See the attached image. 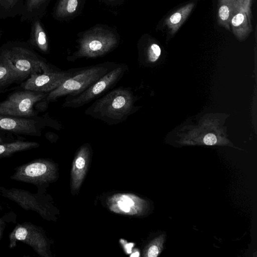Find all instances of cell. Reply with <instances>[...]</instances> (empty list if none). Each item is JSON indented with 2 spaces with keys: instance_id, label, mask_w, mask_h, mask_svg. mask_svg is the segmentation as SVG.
Returning <instances> with one entry per match:
<instances>
[{
  "instance_id": "obj_19",
  "label": "cell",
  "mask_w": 257,
  "mask_h": 257,
  "mask_svg": "<svg viewBox=\"0 0 257 257\" xmlns=\"http://www.w3.org/2000/svg\"><path fill=\"white\" fill-rule=\"evenodd\" d=\"M25 0H0V19L20 16Z\"/></svg>"
},
{
  "instance_id": "obj_14",
  "label": "cell",
  "mask_w": 257,
  "mask_h": 257,
  "mask_svg": "<svg viewBox=\"0 0 257 257\" xmlns=\"http://www.w3.org/2000/svg\"><path fill=\"white\" fill-rule=\"evenodd\" d=\"M48 0H25L20 16L22 22H31L43 17Z\"/></svg>"
},
{
  "instance_id": "obj_9",
  "label": "cell",
  "mask_w": 257,
  "mask_h": 257,
  "mask_svg": "<svg viewBox=\"0 0 257 257\" xmlns=\"http://www.w3.org/2000/svg\"><path fill=\"white\" fill-rule=\"evenodd\" d=\"M73 69L67 71L52 70L42 73H34L22 84L24 90L49 93L59 87L73 73Z\"/></svg>"
},
{
  "instance_id": "obj_1",
  "label": "cell",
  "mask_w": 257,
  "mask_h": 257,
  "mask_svg": "<svg viewBox=\"0 0 257 257\" xmlns=\"http://www.w3.org/2000/svg\"><path fill=\"white\" fill-rule=\"evenodd\" d=\"M136 100L131 87H120L96 100L85 113L108 125L117 124L137 111Z\"/></svg>"
},
{
  "instance_id": "obj_10",
  "label": "cell",
  "mask_w": 257,
  "mask_h": 257,
  "mask_svg": "<svg viewBox=\"0 0 257 257\" xmlns=\"http://www.w3.org/2000/svg\"><path fill=\"white\" fill-rule=\"evenodd\" d=\"M251 0H236L230 22L233 34L240 41L246 40L252 31Z\"/></svg>"
},
{
  "instance_id": "obj_25",
  "label": "cell",
  "mask_w": 257,
  "mask_h": 257,
  "mask_svg": "<svg viewBox=\"0 0 257 257\" xmlns=\"http://www.w3.org/2000/svg\"><path fill=\"white\" fill-rule=\"evenodd\" d=\"M77 0H69L67 4V10L69 13L74 12L77 6Z\"/></svg>"
},
{
  "instance_id": "obj_22",
  "label": "cell",
  "mask_w": 257,
  "mask_h": 257,
  "mask_svg": "<svg viewBox=\"0 0 257 257\" xmlns=\"http://www.w3.org/2000/svg\"><path fill=\"white\" fill-rule=\"evenodd\" d=\"M12 213H8L0 217V241L2 239L4 231L5 229L7 223L9 221H12L11 218H12Z\"/></svg>"
},
{
  "instance_id": "obj_16",
  "label": "cell",
  "mask_w": 257,
  "mask_h": 257,
  "mask_svg": "<svg viewBox=\"0 0 257 257\" xmlns=\"http://www.w3.org/2000/svg\"><path fill=\"white\" fill-rule=\"evenodd\" d=\"M39 144L35 142L15 141L0 144V159L10 157L14 154L37 148Z\"/></svg>"
},
{
  "instance_id": "obj_21",
  "label": "cell",
  "mask_w": 257,
  "mask_h": 257,
  "mask_svg": "<svg viewBox=\"0 0 257 257\" xmlns=\"http://www.w3.org/2000/svg\"><path fill=\"white\" fill-rule=\"evenodd\" d=\"M160 47L156 44H152L148 50V58L151 62H155L161 54Z\"/></svg>"
},
{
  "instance_id": "obj_28",
  "label": "cell",
  "mask_w": 257,
  "mask_h": 257,
  "mask_svg": "<svg viewBox=\"0 0 257 257\" xmlns=\"http://www.w3.org/2000/svg\"><path fill=\"white\" fill-rule=\"evenodd\" d=\"M2 31H1V29H0V38H1V36H2Z\"/></svg>"
},
{
  "instance_id": "obj_3",
  "label": "cell",
  "mask_w": 257,
  "mask_h": 257,
  "mask_svg": "<svg viewBox=\"0 0 257 257\" xmlns=\"http://www.w3.org/2000/svg\"><path fill=\"white\" fill-rule=\"evenodd\" d=\"M116 65L112 62H105L74 69L69 77L57 88L48 93L46 100L47 102H50L62 96L77 95Z\"/></svg>"
},
{
  "instance_id": "obj_18",
  "label": "cell",
  "mask_w": 257,
  "mask_h": 257,
  "mask_svg": "<svg viewBox=\"0 0 257 257\" xmlns=\"http://www.w3.org/2000/svg\"><path fill=\"white\" fill-rule=\"evenodd\" d=\"M22 80L8 64L0 49V90L1 89Z\"/></svg>"
},
{
  "instance_id": "obj_8",
  "label": "cell",
  "mask_w": 257,
  "mask_h": 257,
  "mask_svg": "<svg viewBox=\"0 0 257 257\" xmlns=\"http://www.w3.org/2000/svg\"><path fill=\"white\" fill-rule=\"evenodd\" d=\"M0 195L15 202L25 210L35 211L45 219L50 217L48 200L39 191L38 193H34L22 189L8 188L0 186Z\"/></svg>"
},
{
  "instance_id": "obj_11",
  "label": "cell",
  "mask_w": 257,
  "mask_h": 257,
  "mask_svg": "<svg viewBox=\"0 0 257 257\" xmlns=\"http://www.w3.org/2000/svg\"><path fill=\"white\" fill-rule=\"evenodd\" d=\"M42 125L36 120L0 114V130L29 136H40Z\"/></svg>"
},
{
  "instance_id": "obj_23",
  "label": "cell",
  "mask_w": 257,
  "mask_h": 257,
  "mask_svg": "<svg viewBox=\"0 0 257 257\" xmlns=\"http://www.w3.org/2000/svg\"><path fill=\"white\" fill-rule=\"evenodd\" d=\"M134 202L128 198L125 197L119 203L121 209L125 212H128L130 210V207L133 205Z\"/></svg>"
},
{
  "instance_id": "obj_12",
  "label": "cell",
  "mask_w": 257,
  "mask_h": 257,
  "mask_svg": "<svg viewBox=\"0 0 257 257\" xmlns=\"http://www.w3.org/2000/svg\"><path fill=\"white\" fill-rule=\"evenodd\" d=\"M114 40L104 37H95L82 42L79 50L69 60L73 61L83 57L95 58L105 54L115 45Z\"/></svg>"
},
{
  "instance_id": "obj_2",
  "label": "cell",
  "mask_w": 257,
  "mask_h": 257,
  "mask_svg": "<svg viewBox=\"0 0 257 257\" xmlns=\"http://www.w3.org/2000/svg\"><path fill=\"white\" fill-rule=\"evenodd\" d=\"M0 49L8 64L22 80L34 73L54 70L27 42H8Z\"/></svg>"
},
{
  "instance_id": "obj_5",
  "label": "cell",
  "mask_w": 257,
  "mask_h": 257,
  "mask_svg": "<svg viewBox=\"0 0 257 257\" xmlns=\"http://www.w3.org/2000/svg\"><path fill=\"white\" fill-rule=\"evenodd\" d=\"M47 93L24 90L13 93L0 102V114L25 118L36 116L34 107L46 99Z\"/></svg>"
},
{
  "instance_id": "obj_29",
  "label": "cell",
  "mask_w": 257,
  "mask_h": 257,
  "mask_svg": "<svg viewBox=\"0 0 257 257\" xmlns=\"http://www.w3.org/2000/svg\"><path fill=\"white\" fill-rule=\"evenodd\" d=\"M237 1H242V0H237Z\"/></svg>"
},
{
  "instance_id": "obj_4",
  "label": "cell",
  "mask_w": 257,
  "mask_h": 257,
  "mask_svg": "<svg viewBox=\"0 0 257 257\" xmlns=\"http://www.w3.org/2000/svg\"><path fill=\"white\" fill-rule=\"evenodd\" d=\"M128 69L124 64H117L112 69L77 95L67 97L63 107L78 108L97 98L104 92L115 85Z\"/></svg>"
},
{
  "instance_id": "obj_17",
  "label": "cell",
  "mask_w": 257,
  "mask_h": 257,
  "mask_svg": "<svg viewBox=\"0 0 257 257\" xmlns=\"http://www.w3.org/2000/svg\"><path fill=\"white\" fill-rule=\"evenodd\" d=\"M236 0H218L217 13L218 24L231 31L230 22L234 10Z\"/></svg>"
},
{
  "instance_id": "obj_7",
  "label": "cell",
  "mask_w": 257,
  "mask_h": 257,
  "mask_svg": "<svg viewBox=\"0 0 257 257\" xmlns=\"http://www.w3.org/2000/svg\"><path fill=\"white\" fill-rule=\"evenodd\" d=\"M54 170L53 165L49 161L45 159H36L16 167L10 178L33 184L39 190L53 179Z\"/></svg>"
},
{
  "instance_id": "obj_24",
  "label": "cell",
  "mask_w": 257,
  "mask_h": 257,
  "mask_svg": "<svg viewBox=\"0 0 257 257\" xmlns=\"http://www.w3.org/2000/svg\"><path fill=\"white\" fill-rule=\"evenodd\" d=\"M203 142L207 145H213L217 142V138L214 135L208 134L204 137Z\"/></svg>"
},
{
  "instance_id": "obj_6",
  "label": "cell",
  "mask_w": 257,
  "mask_h": 257,
  "mask_svg": "<svg viewBox=\"0 0 257 257\" xmlns=\"http://www.w3.org/2000/svg\"><path fill=\"white\" fill-rule=\"evenodd\" d=\"M9 247L13 248L18 241L30 246L40 256H48V241L43 229L30 222L18 224L9 235Z\"/></svg>"
},
{
  "instance_id": "obj_27",
  "label": "cell",
  "mask_w": 257,
  "mask_h": 257,
  "mask_svg": "<svg viewBox=\"0 0 257 257\" xmlns=\"http://www.w3.org/2000/svg\"><path fill=\"white\" fill-rule=\"evenodd\" d=\"M3 210V207H2V206L1 205V204H0V211H2Z\"/></svg>"
},
{
  "instance_id": "obj_15",
  "label": "cell",
  "mask_w": 257,
  "mask_h": 257,
  "mask_svg": "<svg viewBox=\"0 0 257 257\" xmlns=\"http://www.w3.org/2000/svg\"><path fill=\"white\" fill-rule=\"evenodd\" d=\"M194 5L195 4L193 2L188 3L180 8L166 18L165 24L171 34L176 33L190 14Z\"/></svg>"
},
{
  "instance_id": "obj_20",
  "label": "cell",
  "mask_w": 257,
  "mask_h": 257,
  "mask_svg": "<svg viewBox=\"0 0 257 257\" xmlns=\"http://www.w3.org/2000/svg\"><path fill=\"white\" fill-rule=\"evenodd\" d=\"M164 237H161L152 244L148 248L147 256L149 257H156L161 252Z\"/></svg>"
},
{
  "instance_id": "obj_26",
  "label": "cell",
  "mask_w": 257,
  "mask_h": 257,
  "mask_svg": "<svg viewBox=\"0 0 257 257\" xmlns=\"http://www.w3.org/2000/svg\"><path fill=\"white\" fill-rule=\"evenodd\" d=\"M13 141H13L9 139H8L7 138L0 137V144H3V143H6L11 142H13Z\"/></svg>"
},
{
  "instance_id": "obj_13",
  "label": "cell",
  "mask_w": 257,
  "mask_h": 257,
  "mask_svg": "<svg viewBox=\"0 0 257 257\" xmlns=\"http://www.w3.org/2000/svg\"><path fill=\"white\" fill-rule=\"evenodd\" d=\"M31 23L29 39L27 42L32 48L47 53L49 45L46 33L40 22V19L32 21Z\"/></svg>"
}]
</instances>
